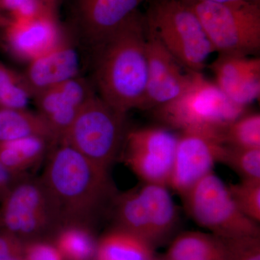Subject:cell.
<instances>
[{"label":"cell","instance_id":"cell-1","mask_svg":"<svg viewBox=\"0 0 260 260\" xmlns=\"http://www.w3.org/2000/svg\"><path fill=\"white\" fill-rule=\"evenodd\" d=\"M94 51L99 96L122 114L141 109L148 83L145 14L138 10Z\"/></svg>","mask_w":260,"mask_h":260},{"label":"cell","instance_id":"cell-2","mask_svg":"<svg viewBox=\"0 0 260 260\" xmlns=\"http://www.w3.org/2000/svg\"><path fill=\"white\" fill-rule=\"evenodd\" d=\"M41 178L62 225L80 224L91 227L116 195L108 171L64 143L51 148Z\"/></svg>","mask_w":260,"mask_h":260},{"label":"cell","instance_id":"cell-3","mask_svg":"<svg viewBox=\"0 0 260 260\" xmlns=\"http://www.w3.org/2000/svg\"><path fill=\"white\" fill-rule=\"evenodd\" d=\"M245 109L234 104L201 73L191 71V83L185 92L155 109L159 119L168 125L181 131L216 135L222 139L225 128L244 115Z\"/></svg>","mask_w":260,"mask_h":260},{"label":"cell","instance_id":"cell-4","mask_svg":"<svg viewBox=\"0 0 260 260\" xmlns=\"http://www.w3.org/2000/svg\"><path fill=\"white\" fill-rule=\"evenodd\" d=\"M145 17L148 28L179 64L201 73L215 50L189 5L181 0H150Z\"/></svg>","mask_w":260,"mask_h":260},{"label":"cell","instance_id":"cell-5","mask_svg":"<svg viewBox=\"0 0 260 260\" xmlns=\"http://www.w3.org/2000/svg\"><path fill=\"white\" fill-rule=\"evenodd\" d=\"M115 226L155 249L167 242L177 229L179 214L167 186L145 183L112 203Z\"/></svg>","mask_w":260,"mask_h":260},{"label":"cell","instance_id":"cell-6","mask_svg":"<svg viewBox=\"0 0 260 260\" xmlns=\"http://www.w3.org/2000/svg\"><path fill=\"white\" fill-rule=\"evenodd\" d=\"M61 226L59 213L41 177L26 176L0 202V230L23 244L52 240Z\"/></svg>","mask_w":260,"mask_h":260},{"label":"cell","instance_id":"cell-7","mask_svg":"<svg viewBox=\"0 0 260 260\" xmlns=\"http://www.w3.org/2000/svg\"><path fill=\"white\" fill-rule=\"evenodd\" d=\"M189 6L219 54L248 56L259 51V0Z\"/></svg>","mask_w":260,"mask_h":260},{"label":"cell","instance_id":"cell-8","mask_svg":"<svg viewBox=\"0 0 260 260\" xmlns=\"http://www.w3.org/2000/svg\"><path fill=\"white\" fill-rule=\"evenodd\" d=\"M125 116L95 93L82 108L60 143L108 171L125 140Z\"/></svg>","mask_w":260,"mask_h":260},{"label":"cell","instance_id":"cell-9","mask_svg":"<svg viewBox=\"0 0 260 260\" xmlns=\"http://www.w3.org/2000/svg\"><path fill=\"white\" fill-rule=\"evenodd\" d=\"M186 211L200 226L223 239L260 237L259 225L239 210L228 186L213 172L182 195Z\"/></svg>","mask_w":260,"mask_h":260},{"label":"cell","instance_id":"cell-10","mask_svg":"<svg viewBox=\"0 0 260 260\" xmlns=\"http://www.w3.org/2000/svg\"><path fill=\"white\" fill-rule=\"evenodd\" d=\"M178 136L162 128L150 127L126 133L124 162L145 183L169 186Z\"/></svg>","mask_w":260,"mask_h":260},{"label":"cell","instance_id":"cell-11","mask_svg":"<svg viewBox=\"0 0 260 260\" xmlns=\"http://www.w3.org/2000/svg\"><path fill=\"white\" fill-rule=\"evenodd\" d=\"M218 135L200 131H182L178 136L169 186L181 196L213 172L225 148Z\"/></svg>","mask_w":260,"mask_h":260},{"label":"cell","instance_id":"cell-12","mask_svg":"<svg viewBox=\"0 0 260 260\" xmlns=\"http://www.w3.org/2000/svg\"><path fill=\"white\" fill-rule=\"evenodd\" d=\"M7 47L18 59L29 61L55 47L66 35L59 15L42 13L28 17L0 19Z\"/></svg>","mask_w":260,"mask_h":260},{"label":"cell","instance_id":"cell-13","mask_svg":"<svg viewBox=\"0 0 260 260\" xmlns=\"http://www.w3.org/2000/svg\"><path fill=\"white\" fill-rule=\"evenodd\" d=\"M147 1L150 0H70L72 26L94 49Z\"/></svg>","mask_w":260,"mask_h":260},{"label":"cell","instance_id":"cell-14","mask_svg":"<svg viewBox=\"0 0 260 260\" xmlns=\"http://www.w3.org/2000/svg\"><path fill=\"white\" fill-rule=\"evenodd\" d=\"M148 83L143 110L155 109L174 102L185 92L191 71L184 74L181 64L146 25Z\"/></svg>","mask_w":260,"mask_h":260},{"label":"cell","instance_id":"cell-15","mask_svg":"<svg viewBox=\"0 0 260 260\" xmlns=\"http://www.w3.org/2000/svg\"><path fill=\"white\" fill-rule=\"evenodd\" d=\"M95 94L88 80L78 75L32 99L37 112L47 121L59 143L82 108Z\"/></svg>","mask_w":260,"mask_h":260},{"label":"cell","instance_id":"cell-16","mask_svg":"<svg viewBox=\"0 0 260 260\" xmlns=\"http://www.w3.org/2000/svg\"><path fill=\"white\" fill-rule=\"evenodd\" d=\"M68 35L50 51L29 61L23 73L32 99L79 75L80 57Z\"/></svg>","mask_w":260,"mask_h":260},{"label":"cell","instance_id":"cell-17","mask_svg":"<svg viewBox=\"0 0 260 260\" xmlns=\"http://www.w3.org/2000/svg\"><path fill=\"white\" fill-rule=\"evenodd\" d=\"M210 68L215 84L234 104L246 108L259 99V58L219 54Z\"/></svg>","mask_w":260,"mask_h":260},{"label":"cell","instance_id":"cell-18","mask_svg":"<svg viewBox=\"0 0 260 260\" xmlns=\"http://www.w3.org/2000/svg\"><path fill=\"white\" fill-rule=\"evenodd\" d=\"M54 145L50 140L39 136L0 143V161L13 174H28V170L49 155Z\"/></svg>","mask_w":260,"mask_h":260},{"label":"cell","instance_id":"cell-19","mask_svg":"<svg viewBox=\"0 0 260 260\" xmlns=\"http://www.w3.org/2000/svg\"><path fill=\"white\" fill-rule=\"evenodd\" d=\"M32 136L47 138L54 145L58 143L50 126L37 112L0 108V143Z\"/></svg>","mask_w":260,"mask_h":260},{"label":"cell","instance_id":"cell-20","mask_svg":"<svg viewBox=\"0 0 260 260\" xmlns=\"http://www.w3.org/2000/svg\"><path fill=\"white\" fill-rule=\"evenodd\" d=\"M224 242L214 234L186 232L171 243L166 257L169 260H223Z\"/></svg>","mask_w":260,"mask_h":260},{"label":"cell","instance_id":"cell-21","mask_svg":"<svg viewBox=\"0 0 260 260\" xmlns=\"http://www.w3.org/2000/svg\"><path fill=\"white\" fill-rule=\"evenodd\" d=\"M153 250L141 239L114 227L98 240L95 260H150Z\"/></svg>","mask_w":260,"mask_h":260},{"label":"cell","instance_id":"cell-22","mask_svg":"<svg viewBox=\"0 0 260 260\" xmlns=\"http://www.w3.org/2000/svg\"><path fill=\"white\" fill-rule=\"evenodd\" d=\"M52 241L64 260H95L98 240L88 225H62Z\"/></svg>","mask_w":260,"mask_h":260},{"label":"cell","instance_id":"cell-23","mask_svg":"<svg viewBox=\"0 0 260 260\" xmlns=\"http://www.w3.org/2000/svg\"><path fill=\"white\" fill-rule=\"evenodd\" d=\"M32 99L23 73H19L0 61V108L28 109Z\"/></svg>","mask_w":260,"mask_h":260},{"label":"cell","instance_id":"cell-24","mask_svg":"<svg viewBox=\"0 0 260 260\" xmlns=\"http://www.w3.org/2000/svg\"><path fill=\"white\" fill-rule=\"evenodd\" d=\"M225 145L244 148H260V115H242L223 130Z\"/></svg>","mask_w":260,"mask_h":260},{"label":"cell","instance_id":"cell-25","mask_svg":"<svg viewBox=\"0 0 260 260\" xmlns=\"http://www.w3.org/2000/svg\"><path fill=\"white\" fill-rule=\"evenodd\" d=\"M220 162L232 169L242 180L260 181V148H244L225 145Z\"/></svg>","mask_w":260,"mask_h":260},{"label":"cell","instance_id":"cell-26","mask_svg":"<svg viewBox=\"0 0 260 260\" xmlns=\"http://www.w3.org/2000/svg\"><path fill=\"white\" fill-rule=\"evenodd\" d=\"M237 208L248 218L260 221V181L242 180L228 186Z\"/></svg>","mask_w":260,"mask_h":260},{"label":"cell","instance_id":"cell-27","mask_svg":"<svg viewBox=\"0 0 260 260\" xmlns=\"http://www.w3.org/2000/svg\"><path fill=\"white\" fill-rule=\"evenodd\" d=\"M222 239L223 260H260V237Z\"/></svg>","mask_w":260,"mask_h":260},{"label":"cell","instance_id":"cell-28","mask_svg":"<svg viewBox=\"0 0 260 260\" xmlns=\"http://www.w3.org/2000/svg\"><path fill=\"white\" fill-rule=\"evenodd\" d=\"M23 260H64L52 240L43 239L24 244Z\"/></svg>","mask_w":260,"mask_h":260},{"label":"cell","instance_id":"cell-29","mask_svg":"<svg viewBox=\"0 0 260 260\" xmlns=\"http://www.w3.org/2000/svg\"><path fill=\"white\" fill-rule=\"evenodd\" d=\"M23 246L18 238L0 230V260H23Z\"/></svg>","mask_w":260,"mask_h":260},{"label":"cell","instance_id":"cell-30","mask_svg":"<svg viewBox=\"0 0 260 260\" xmlns=\"http://www.w3.org/2000/svg\"><path fill=\"white\" fill-rule=\"evenodd\" d=\"M28 175H29V174H24V175L13 174V173L10 172L8 169H7L0 161V202L4 199L5 197L8 194L10 189L19 181L21 180L22 179Z\"/></svg>","mask_w":260,"mask_h":260},{"label":"cell","instance_id":"cell-31","mask_svg":"<svg viewBox=\"0 0 260 260\" xmlns=\"http://www.w3.org/2000/svg\"><path fill=\"white\" fill-rule=\"evenodd\" d=\"M34 1L49 13L59 15L58 8H59V0H34Z\"/></svg>","mask_w":260,"mask_h":260},{"label":"cell","instance_id":"cell-32","mask_svg":"<svg viewBox=\"0 0 260 260\" xmlns=\"http://www.w3.org/2000/svg\"><path fill=\"white\" fill-rule=\"evenodd\" d=\"M186 5H191L197 3H236L241 1H251V0H181Z\"/></svg>","mask_w":260,"mask_h":260},{"label":"cell","instance_id":"cell-33","mask_svg":"<svg viewBox=\"0 0 260 260\" xmlns=\"http://www.w3.org/2000/svg\"><path fill=\"white\" fill-rule=\"evenodd\" d=\"M150 260H169V259H167L166 256H164V257H155V256H153L152 257V259Z\"/></svg>","mask_w":260,"mask_h":260},{"label":"cell","instance_id":"cell-34","mask_svg":"<svg viewBox=\"0 0 260 260\" xmlns=\"http://www.w3.org/2000/svg\"><path fill=\"white\" fill-rule=\"evenodd\" d=\"M3 3H4V0H0V13L3 12Z\"/></svg>","mask_w":260,"mask_h":260}]
</instances>
